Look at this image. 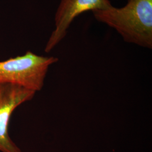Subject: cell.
Returning <instances> with one entry per match:
<instances>
[{
    "label": "cell",
    "instance_id": "cell-1",
    "mask_svg": "<svg viewBox=\"0 0 152 152\" xmlns=\"http://www.w3.org/2000/svg\"><path fill=\"white\" fill-rule=\"evenodd\" d=\"M92 13L98 21L115 29L125 42L152 49V0H127L123 7L112 6Z\"/></svg>",
    "mask_w": 152,
    "mask_h": 152
},
{
    "label": "cell",
    "instance_id": "cell-2",
    "mask_svg": "<svg viewBox=\"0 0 152 152\" xmlns=\"http://www.w3.org/2000/svg\"><path fill=\"white\" fill-rule=\"evenodd\" d=\"M58 60L54 56H39L28 51L22 56L0 61V85H15L39 91L49 67Z\"/></svg>",
    "mask_w": 152,
    "mask_h": 152
},
{
    "label": "cell",
    "instance_id": "cell-3",
    "mask_svg": "<svg viewBox=\"0 0 152 152\" xmlns=\"http://www.w3.org/2000/svg\"><path fill=\"white\" fill-rule=\"evenodd\" d=\"M36 92L11 84L0 85V152H22L9 134L11 115L19 106L30 101Z\"/></svg>",
    "mask_w": 152,
    "mask_h": 152
},
{
    "label": "cell",
    "instance_id": "cell-4",
    "mask_svg": "<svg viewBox=\"0 0 152 152\" xmlns=\"http://www.w3.org/2000/svg\"><path fill=\"white\" fill-rule=\"evenodd\" d=\"M112 6L109 0H61L55 16V29L45 51L50 52L65 37L68 29L77 16L86 11L104 10Z\"/></svg>",
    "mask_w": 152,
    "mask_h": 152
}]
</instances>
